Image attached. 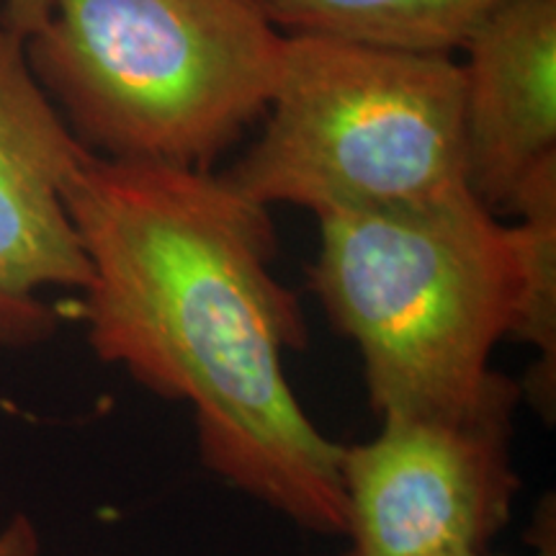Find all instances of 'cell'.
<instances>
[{"instance_id": "3957f363", "label": "cell", "mask_w": 556, "mask_h": 556, "mask_svg": "<svg viewBox=\"0 0 556 556\" xmlns=\"http://www.w3.org/2000/svg\"><path fill=\"white\" fill-rule=\"evenodd\" d=\"M283 34L263 0H52L34 78L83 148L214 170L266 116Z\"/></svg>"}, {"instance_id": "52a82bcc", "label": "cell", "mask_w": 556, "mask_h": 556, "mask_svg": "<svg viewBox=\"0 0 556 556\" xmlns=\"http://www.w3.org/2000/svg\"><path fill=\"white\" fill-rule=\"evenodd\" d=\"M464 52V178L479 204L513 217L556 160V0H510Z\"/></svg>"}, {"instance_id": "7c38bea8", "label": "cell", "mask_w": 556, "mask_h": 556, "mask_svg": "<svg viewBox=\"0 0 556 556\" xmlns=\"http://www.w3.org/2000/svg\"><path fill=\"white\" fill-rule=\"evenodd\" d=\"M469 556H503V554H492V552H484V554H469Z\"/></svg>"}, {"instance_id": "ba28073f", "label": "cell", "mask_w": 556, "mask_h": 556, "mask_svg": "<svg viewBox=\"0 0 556 556\" xmlns=\"http://www.w3.org/2000/svg\"><path fill=\"white\" fill-rule=\"evenodd\" d=\"M505 3L510 0H263V9L281 34L454 58Z\"/></svg>"}, {"instance_id": "6da1fadb", "label": "cell", "mask_w": 556, "mask_h": 556, "mask_svg": "<svg viewBox=\"0 0 556 556\" xmlns=\"http://www.w3.org/2000/svg\"><path fill=\"white\" fill-rule=\"evenodd\" d=\"M65 206L90 266L88 343L193 413L201 467L304 531L343 536V443L315 426L287 374L302 302L274 274L270 208L217 170L88 152Z\"/></svg>"}, {"instance_id": "7a4b0ae2", "label": "cell", "mask_w": 556, "mask_h": 556, "mask_svg": "<svg viewBox=\"0 0 556 556\" xmlns=\"http://www.w3.org/2000/svg\"><path fill=\"white\" fill-rule=\"evenodd\" d=\"M505 225L467 186L413 204L317 217L309 291L358 348L371 409L458 415L518 387L492 366L507 338L536 348L523 397L554 415L556 160Z\"/></svg>"}, {"instance_id": "8fae6325", "label": "cell", "mask_w": 556, "mask_h": 556, "mask_svg": "<svg viewBox=\"0 0 556 556\" xmlns=\"http://www.w3.org/2000/svg\"><path fill=\"white\" fill-rule=\"evenodd\" d=\"M533 536H536L539 556H554V500L548 497L541 503L533 518Z\"/></svg>"}, {"instance_id": "9c48e42d", "label": "cell", "mask_w": 556, "mask_h": 556, "mask_svg": "<svg viewBox=\"0 0 556 556\" xmlns=\"http://www.w3.org/2000/svg\"><path fill=\"white\" fill-rule=\"evenodd\" d=\"M0 556H41V533L31 516L16 513L0 523Z\"/></svg>"}, {"instance_id": "277c9868", "label": "cell", "mask_w": 556, "mask_h": 556, "mask_svg": "<svg viewBox=\"0 0 556 556\" xmlns=\"http://www.w3.org/2000/svg\"><path fill=\"white\" fill-rule=\"evenodd\" d=\"M464 173L454 58L283 34L266 127L222 178L266 208L325 217L441 197Z\"/></svg>"}, {"instance_id": "5b68a950", "label": "cell", "mask_w": 556, "mask_h": 556, "mask_svg": "<svg viewBox=\"0 0 556 556\" xmlns=\"http://www.w3.org/2000/svg\"><path fill=\"white\" fill-rule=\"evenodd\" d=\"M520 384L458 415L392 413L343 446L345 556L484 554L520 492L513 422Z\"/></svg>"}, {"instance_id": "30bf717a", "label": "cell", "mask_w": 556, "mask_h": 556, "mask_svg": "<svg viewBox=\"0 0 556 556\" xmlns=\"http://www.w3.org/2000/svg\"><path fill=\"white\" fill-rule=\"evenodd\" d=\"M52 0H3V18L16 29L21 37H31L50 18Z\"/></svg>"}, {"instance_id": "8992f818", "label": "cell", "mask_w": 556, "mask_h": 556, "mask_svg": "<svg viewBox=\"0 0 556 556\" xmlns=\"http://www.w3.org/2000/svg\"><path fill=\"white\" fill-rule=\"evenodd\" d=\"M88 152L34 78L26 39L0 13V345L47 340L58 319L45 291L88 287L65 206V184Z\"/></svg>"}]
</instances>
